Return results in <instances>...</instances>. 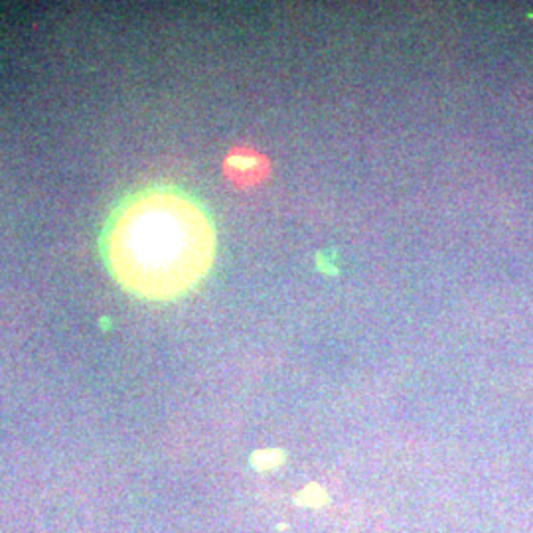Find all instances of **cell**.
Segmentation results:
<instances>
[{"instance_id": "cell-1", "label": "cell", "mask_w": 533, "mask_h": 533, "mask_svg": "<svg viewBox=\"0 0 533 533\" xmlns=\"http://www.w3.org/2000/svg\"><path fill=\"white\" fill-rule=\"evenodd\" d=\"M111 277L151 303H170L206 279L218 255V231L207 207L182 188H139L111 209L101 231Z\"/></svg>"}, {"instance_id": "cell-2", "label": "cell", "mask_w": 533, "mask_h": 533, "mask_svg": "<svg viewBox=\"0 0 533 533\" xmlns=\"http://www.w3.org/2000/svg\"><path fill=\"white\" fill-rule=\"evenodd\" d=\"M226 166H228L229 174L240 182H253L263 170L261 158L257 154L247 153V151H237V153L229 154Z\"/></svg>"}, {"instance_id": "cell-3", "label": "cell", "mask_w": 533, "mask_h": 533, "mask_svg": "<svg viewBox=\"0 0 533 533\" xmlns=\"http://www.w3.org/2000/svg\"><path fill=\"white\" fill-rule=\"evenodd\" d=\"M284 460V455L281 450H259L255 452L251 462L257 470H271V468H277Z\"/></svg>"}, {"instance_id": "cell-4", "label": "cell", "mask_w": 533, "mask_h": 533, "mask_svg": "<svg viewBox=\"0 0 533 533\" xmlns=\"http://www.w3.org/2000/svg\"><path fill=\"white\" fill-rule=\"evenodd\" d=\"M296 500H298V504L308 506V508H318V506H324V504H326L328 496L326 492L320 488V486L310 484V486H306V488L296 496Z\"/></svg>"}]
</instances>
